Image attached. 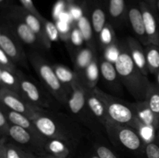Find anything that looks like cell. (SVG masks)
Segmentation results:
<instances>
[{
    "label": "cell",
    "instance_id": "cell-42",
    "mask_svg": "<svg viewBox=\"0 0 159 158\" xmlns=\"http://www.w3.org/2000/svg\"><path fill=\"white\" fill-rule=\"evenodd\" d=\"M144 1L155 12V0H144Z\"/></svg>",
    "mask_w": 159,
    "mask_h": 158
},
{
    "label": "cell",
    "instance_id": "cell-25",
    "mask_svg": "<svg viewBox=\"0 0 159 158\" xmlns=\"http://www.w3.org/2000/svg\"><path fill=\"white\" fill-rule=\"evenodd\" d=\"M0 144L4 147L6 158H37L35 153L18 145L9 139L0 138Z\"/></svg>",
    "mask_w": 159,
    "mask_h": 158
},
{
    "label": "cell",
    "instance_id": "cell-19",
    "mask_svg": "<svg viewBox=\"0 0 159 158\" xmlns=\"http://www.w3.org/2000/svg\"><path fill=\"white\" fill-rule=\"evenodd\" d=\"M125 42L133 61L144 75H148L149 71L146 61L144 45L136 37H127Z\"/></svg>",
    "mask_w": 159,
    "mask_h": 158
},
{
    "label": "cell",
    "instance_id": "cell-15",
    "mask_svg": "<svg viewBox=\"0 0 159 158\" xmlns=\"http://www.w3.org/2000/svg\"><path fill=\"white\" fill-rule=\"evenodd\" d=\"M127 20L131 26L135 37L144 46L148 45L149 42L146 35L144 19L139 1H130L127 2Z\"/></svg>",
    "mask_w": 159,
    "mask_h": 158
},
{
    "label": "cell",
    "instance_id": "cell-29",
    "mask_svg": "<svg viewBox=\"0 0 159 158\" xmlns=\"http://www.w3.org/2000/svg\"><path fill=\"white\" fill-rule=\"evenodd\" d=\"M100 77L99 60H98L97 56L86 68L83 75L82 76V78L85 86L90 88H93L96 87V84L99 81Z\"/></svg>",
    "mask_w": 159,
    "mask_h": 158
},
{
    "label": "cell",
    "instance_id": "cell-3",
    "mask_svg": "<svg viewBox=\"0 0 159 158\" xmlns=\"http://www.w3.org/2000/svg\"><path fill=\"white\" fill-rule=\"evenodd\" d=\"M28 58L31 66L38 76L40 83L61 105L66 107L71 88L67 87L59 80L53 66L41 53L32 50L28 54Z\"/></svg>",
    "mask_w": 159,
    "mask_h": 158
},
{
    "label": "cell",
    "instance_id": "cell-4",
    "mask_svg": "<svg viewBox=\"0 0 159 158\" xmlns=\"http://www.w3.org/2000/svg\"><path fill=\"white\" fill-rule=\"evenodd\" d=\"M93 90L105 105L110 119L118 123L124 124L136 129L141 133V136L144 138L147 143L152 142V140L148 133L140 122L130 105V102H125L119 98L108 94L98 87L93 88Z\"/></svg>",
    "mask_w": 159,
    "mask_h": 158
},
{
    "label": "cell",
    "instance_id": "cell-12",
    "mask_svg": "<svg viewBox=\"0 0 159 158\" xmlns=\"http://www.w3.org/2000/svg\"><path fill=\"white\" fill-rule=\"evenodd\" d=\"M83 6L88 12L99 47L100 34L109 23L108 15L104 2L103 0H85Z\"/></svg>",
    "mask_w": 159,
    "mask_h": 158
},
{
    "label": "cell",
    "instance_id": "cell-10",
    "mask_svg": "<svg viewBox=\"0 0 159 158\" xmlns=\"http://www.w3.org/2000/svg\"><path fill=\"white\" fill-rule=\"evenodd\" d=\"M5 15L18 19L26 23L37 34L45 50H49L51 49L52 41L50 39L49 36L48 35L44 23H43V20H43H40L39 17H37L30 11L26 10L22 6H16V5H12L9 8V10L5 13Z\"/></svg>",
    "mask_w": 159,
    "mask_h": 158
},
{
    "label": "cell",
    "instance_id": "cell-32",
    "mask_svg": "<svg viewBox=\"0 0 159 158\" xmlns=\"http://www.w3.org/2000/svg\"><path fill=\"white\" fill-rule=\"evenodd\" d=\"M18 67V65L2 50L0 49V68H2L16 74H23V72Z\"/></svg>",
    "mask_w": 159,
    "mask_h": 158
},
{
    "label": "cell",
    "instance_id": "cell-21",
    "mask_svg": "<svg viewBox=\"0 0 159 158\" xmlns=\"http://www.w3.org/2000/svg\"><path fill=\"white\" fill-rule=\"evenodd\" d=\"M85 94H86L87 104L89 105L90 111L95 116L98 122L104 128L106 122L110 119L106 107L102 101L100 100L97 94L95 93L93 88L86 87L85 88Z\"/></svg>",
    "mask_w": 159,
    "mask_h": 158
},
{
    "label": "cell",
    "instance_id": "cell-6",
    "mask_svg": "<svg viewBox=\"0 0 159 158\" xmlns=\"http://www.w3.org/2000/svg\"><path fill=\"white\" fill-rule=\"evenodd\" d=\"M85 85L82 78L71 87V92L66 105L68 114L81 125L88 127L93 133L99 132L101 125L90 111L86 101Z\"/></svg>",
    "mask_w": 159,
    "mask_h": 158
},
{
    "label": "cell",
    "instance_id": "cell-45",
    "mask_svg": "<svg viewBox=\"0 0 159 158\" xmlns=\"http://www.w3.org/2000/svg\"><path fill=\"white\" fill-rule=\"evenodd\" d=\"M155 76H156V82H155V84H156L157 86L159 88V71L158 72L155 74Z\"/></svg>",
    "mask_w": 159,
    "mask_h": 158
},
{
    "label": "cell",
    "instance_id": "cell-43",
    "mask_svg": "<svg viewBox=\"0 0 159 158\" xmlns=\"http://www.w3.org/2000/svg\"><path fill=\"white\" fill-rule=\"evenodd\" d=\"M0 158H6L4 147L2 144H0Z\"/></svg>",
    "mask_w": 159,
    "mask_h": 158
},
{
    "label": "cell",
    "instance_id": "cell-37",
    "mask_svg": "<svg viewBox=\"0 0 159 158\" xmlns=\"http://www.w3.org/2000/svg\"><path fill=\"white\" fill-rule=\"evenodd\" d=\"M21 3V6L23 8L26 9V10L30 11V12H32L33 14L37 15V17L40 19V20H43L44 19V17L41 15V14L39 12L38 9L36 8V6H34V2H33V0H19Z\"/></svg>",
    "mask_w": 159,
    "mask_h": 158
},
{
    "label": "cell",
    "instance_id": "cell-35",
    "mask_svg": "<svg viewBox=\"0 0 159 158\" xmlns=\"http://www.w3.org/2000/svg\"><path fill=\"white\" fill-rule=\"evenodd\" d=\"M144 156L146 158H159V143L156 139L146 144Z\"/></svg>",
    "mask_w": 159,
    "mask_h": 158
},
{
    "label": "cell",
    "instance_id": "cell-1",
    "mask_svg": "<svg viewBox=\"0 0 159 158\" xmlns=\"http://www.w3.org/2000/svg\"><path fill=\"white\" fill-rule=\"evenodd\" d=\"M33 121L45 137L64 141L75 150L83 137L82 125L69 114L42 109Z\"/></svg>",
    "mask_w": 159,
    "mask_h": 158
},
{
    "label": "cell",
    "instance_id": "cell-26",
    "mask_svg": "<svg viewBox=\"0 0 159 158\" xmlns=\"http://www.w3.org/2000/svg\"><path fill=\"white\" fill-rule=\"evenodd\" d=\"M23 74L24 73L18 74L0 68V87H4L22 95L20 80Z\"/></svg>",
    "mask_w": 159,
    "mask_h": 158
},
{
    "label": "cell",
    "instance_id": "cell-30",
    "mask_svg": "<svg viewBox=\"0 0 159 158\" xmlns=\"http://www.w3.org/2000/svg\"><path fill=\"white\" fill-rule=\"evenodd\" d=\"M149 74H156L159 71V46L152 43L144 46Z\"/></svg>",
    "mask_w": 159,
    "mask_h": 158
},
{
    "label": "cell",
    "instance_id": "cell-44",
    "mask_svg": "<svg viewBox=\"0 0 159 158\" xmlns=\"http://www.w3.org/2000/svg\"><path fill=\"white\" fill-rule=\"evenodd\" d=\"M155 13L159 20V0H155Z\"/></svg>",
    "mask_w": 159,
    "mask_h": 158
},
{
    "label": "cell",
    "instance_id": "cell-11",
    "mask_svg": "<svg viewBox=\"0 0 159 158\" xmlns=\"http://www.w3.org/2000/svg\"><path fill=\"white\" fill-rule=\"evenodd\" d=\"M0 102L9 109L21 113L32 120L43 109L33 105L21 94L4 87H0Z\"/></svg>",
    "mask_w": 159,
    "mask_h": 158
},
{
    "label": "cell",
    "instance_id": "cell-14",
    "mask_svg": "<svg viewBox=\"0 0 159 158\" xmlns=\"http://www.w3.org/2000/svg\"><path fill=\"white\" fill-rule=\"evenodd\" d=\"M130 105L140 122L148 133L152 140H155L159 126V120L149 108L148 102L145 100L136 101L135 102H130Z\"/></svg>",
    "mask_w": 159,
    "mask_h": 158
},
{
    "label": "cell",
    "instance_id": "cell-22",
    "mask_svg": "<svg viewBox=\"0 0 159 158\" xmlns=\"http://www.w3.org/2000/svg\"><path fill=\"white\" fill-rule=\"evenodd\" d=\"M82 9H83V13L78 19L77 23L75 24L77 25L81 33H82L86 46L97 52L99 47H98L97 43H96V37H95L94 31H93L88 12L83 6H82Z\"/></svg>",
    "mask_w": 159,
    "mask_h": 158
},
{
    "label": "cell",
    "instance_id": "cell-47",
    "mask_svg": "<svg viewBox=\"0 0 159 158\" xmlns=\"http://www.w3.org/2000/svg\"><path fill=\"white\" fill-rule=\"evenodd\" d=\"M65 1H66L67 4L68 5V4H72V3H74L75 0H65Z\"/></svg>",
    "mask_w": 159,
    "mask_h": 158
},
{
    "label": "cell",
    "instance_id": "cell-33",
    "mask_svg": "<svg viewBox=\"0 0 159 158\" xmlns=\"http://www.w3.org/2000/svg\"><path fill=\"white\" fill-rule=\"evenodd\" d=\"M93 148L99 158H120L110 147L99 142L93 143Z\"/></svg>",
    "mask_w": 159,
    "mask_h": 158
},
{
    "label": "cell",
    "instance_id": "cell-41",
    "mask_svg": "<svg viewBox=\"0 0 159 158\" xmlns=\"http://www.w3.org/2000/svg\"><path fill=\"white\" fill-rule=\"evenodd\" d=\"M37 158H62V157H58V156H53V155L46 153H44V154L38 156H37ZM68 158H73V156H70V157H68Z\"/></svg>",
    "mask_w": 159,
    "mask_h": 158
},
{
    "label": "cell",
    "instance_id": "cell-40",
    "mask_svg": "<svg viewBox=\"0 0 159 158\" xmlns=\"http://www.w3.org/2000/svg\"><path fill=\"white\" fill-rule=\"evenodd\" d=\"M82 158H99V156L96 154L94 150H93V151H90L89 153H85Z\"/></svg>",
    "mask_w": 159,
    "mask_h": 158
},
{
    "label": "cell",
    "instance_id": "cell-27",
    "mask_svg": "<svg viewBox=\"0 0 159 158\" xmlns=\"http://www.w3.org/2000/svg\"><path fill=\"white\" fill-rule=\"evenodd\" d=\"M52 66L59 80L68 88H71L75 84L82 78L79 74L65 65L61 64H54Z\"/></svg>",
    "mask_w": 159,
    "mask_h": 158
},
{
    "label": "cell",
    "instance_id": "cell-31",
    "mask_svg": "<svg viewBox=\"0 0 159 158\" xmlns=\"http://www.w3.org/2000/svg\"><path fill=\"white\" fill-rule=\"evenodd\" d=\"M145 101L148 104L149 108L159 120V88L155 83L151 82L149 85Z\"/></svg>",
    "mask_w": 159,
    "mask_h": 158
},
{
    "label": "cell",
    "instance_id": "cell-36",
    "mask_svg": "<svg viewBox=\"0 0 159 158\" xmlns=\"http://www.w3.org/2000/svg\"><path fill=\"white\" fill-rule=\"evenodd\" d=\"M43 23H44L48 35L49 36L51 41L57 40L58 37H59V30L57 27V25L54 24L52 22L48 20L46 18L43 20Z\"/></svg>",
    "mask_w": 159,
    "mask_h": 158
},
{
    "label": "cell",
    "instance_id": "cell-8",
    "mask_svg": "<svg viewBox=\"0 0 159 158\" xmlns=\"http://www.w3.org/2000/svg\"><path fill=\"white\" fill-rule=\"evenodd\" d=\"M23 44L7 23L5 21L2 22L0 26V49L18 66L29 69V58L23 49Z\"/></svg>",
    "mask_w": 159,
    "mask_h": 158
},
{
    "label": "cell",
    "instance_id": "cell-2",
    "mask_svg": "<svg viewBox=\"0 0 159 158\" xmlns=\"http://www.w3.org/2000/svg\"><path fill=\"white\" fill-rule=\"evenodd\" d=\"M118 56L114 61L122 85L136 101L146 99L151 81L138 68L130 55L125 41L118 42Z\"/></svg>",
    "mask_w": 159,
    "mask_h": 158
},
{
    "label": "cell",
    "instance_id": "cell-16",
    "mask_svg": "<svg viewBox=\"0 0 159 158\" xmlns=\"http://www.w3.org/2000/svg\"><path fill=\"white\" fill-rule=\"evenodd\" d=\"M144 19V28L149 43L159 46V20L155 11L144 1L138 0Z\"/></svg>",
    "mask_w": 159,
    "mask_h": 158
},
{
    "label": "cell",
    "instance_id": "cell-34",
    "mask_svg": "<svg viewBox=\"0 0 159 158\" xmlns=\"http://www.w3.org/2000/svg\"><path fill=\"white\" fill-rule=\"evenodd\" d=\"M11 122H9L4 110L0 108V136L1 138H9V132Z\"/></svg>",
    "mask_w": 159,
    "mask_h": 158
},
{
    "label": "cell",
    "instance_id": "cell-46",
    "mask_svg": "<svg viewBox=\"0 0 159 158\" xmlns=\"http://www.w3.org/2000/svg\"><path fill=\"white\" fill-rule=\"evenodd\" d=\"M155 139H156L157 141L159 143V126L158 128V129H157V132H156V138H155Z\"/></svg>",
    "mask_w": 159,
    "mask_h": 158
},
{
    "label": "cell",
    "instance_id": "cell-28",
    "mask_svg": "<svg viewBox=\"0 0 159 158\" xmlns=\"http://www.w3.org/2000/svg\"><path fill=\"white\" fill-rule=\"evenodd\" d=\"M114 29L113 26L110 23H108L101 33L99 47L103 51V53L111 48L118 46V41L116 40Z\"/></svg>",
    "mask_w": 159,
    "mask_h": 158
},
{
    "label": "cell",
    "instance_id": "cell-5",
    "mask_svg": "<svg viewBox=\"0 0 159 158\" xmlns=\"http://www.w3.org/2000/svg\"><path fill=\"white\" fill-rule=\"evenodd\" d=\"M104 130L109 140L115 147L126 150L138 156L144 155L147 143L136 129L110 119L104 125Z\"/></svg>",
    "mask_w": 159,
    "mask_h": 158
},
{
    "label": "cell",
    "instance_id": "cell-38",
    "mask_svg": "<svg viewBox=\"0 0 159 158\" xmlns=\"http://www.w3.org/2000/svg\"><path fill=\"white\" fill-rule=\"evenodd\" d=\"M65 3H67L65 0H58V1L56 2L55 6H54V10H53V13H54V15H59L61 12H63Z\"/></svg>",
    "mask_w": 159,
    "mask_h": 158
},
{
    "label": "cell",
    "instance_id": "cell-39",
    "mask_svg": "<svg viewBox=\"0 0 159 158\" xmlns=\"http://www.w3.org/2000/svg\"><path fill=\"white\" fill-rule=\"evenodd\" d=\"M12 6V0H0V8L2 13H6Z\"/></svg>",
    "mask_w": 159,
    "mask_h": 158
},
{
    "label": "cell",
    "instance_id": "cell-13",
    "mask_svg": "<svg viewBox=\"0 0 159 158\" xmlns=\"http://www.w3.org/2000/svg\"><path fill=\"white\" fill-rule=\"evenodd\" d=\"M5 22L23 44L30 46L33 50L39 52L45 50L37 34L23 21L5 15Z\"/></svg>",
    "mask_w": 159,
    "mask_h": 158
},
{
    "label": "cell",
    "instance_id": "cell-7",
    "mask_svg": "<svg viewBox=\"0 0 159 158\" xmlns=\"http://www.w3.org/2000/svg\"><path fill=\"white\" fill-rule=\"evenodd\" d=\"M20 86L22 95L39 108L56 110L60 105L40 82L25 74L21 77Z\"/></svg>",
    "mask_w": 159,
    "mask_h": 158
},
{
    "label": "cell",
    "instance_id": "cell-23",
    "mask_svg": "<svg viewBox=\"0 0 159 158\" xmlns=\"http://www.w3.org/2000/svg\"><path fill=\"white\" fill-rule=\"evenodd\" d=\"M45 153L62 158L73 156L75 149L62 140L48 139L44 147Z\"/></svg>",
    "mask_w": 159,
    "mask_h": 158
},
{
    "label": "cell",
    "instance_id": "cell-18",
    "mask_svg": "<svg viewBox=\"0 0 159 158\" xmlns=\"http://www.w3.org/2000/svg\"><path fill=\"white\" fill-rule=\"evenodd\" d=\"M98 60L101 77L112 89L119 91L122 83L114 63L106 58L103 55H98Z\"/></svg>",
    "mask_w": 159,
    "mask_h": 158
},
{
    "label": "cell",
    "instance_id": "cell-24",
    "mask_svg": "<svg viewBox=\"0 0 159 158\" xmlns=\"http://www.w3.org/2000/svg\"><path fill=\"white\" fill-rule=\"evenodd\" d=\"M0 108H2L4 110L6 114L7 115V117L9 119V122L12 124L19 125V126L22 127L23 129H26L33 132L34 133H37V134L41 133L39 131L37 127L36 126L34 121L30 119V118H28L27 116H24V115L21 114V113L13 111V110L9 109V108L5 106L2 103H0Z\"/></svg>",
    "mask_w": 159,
    "mask_h": 158
},
{
    "label": "cell",
    "instance_id": "cell-20",
    "mask_svg": "<svg viewBox=\"0 0 159 158\" xmlns=\"http://www.w3.org/2000/svg\"><path fill=\"white\" fill-rule=\"evenodd\" d=\"M70 55L75 67L74 71L82 77L89 65L97 57L98 54L97 52L86 46L75 50Z\"/></svg>",
    "mask_w": 159,
    "mask_h": 158
},
{
    "label": "cell",
    "instance_id": "cell-9",
    "mask_svg": "<svg viewBox=\"0 0 159 158\" xmlns=\"http://www.w3.org/2000/svg\"><path fill=\"white\" fill-rule=\"evenodd\" d=\"M9 138L18 145L35 153L37 156L44 154V147L48 138L41 133H34L19 125L11 123Z\"/></svg>",
    "mask_w": 159,
    "mask_h": 158
},
{
    "label": "cell",
    "instance_id": "cell-17",
    "mask_svg": "<svg viewBox=\"0 0 159 158\" xmlns=\"http://www.w3.org/2000/svg\"><path fill=\"white\" fill-rule=\"evenodd\" d=\"M109 23L114 29L124 26L127 20V2L126 0H103Z\"/></svg>",
    "mask_w": 159,
    "mask_h": 158
}]
</instances>
